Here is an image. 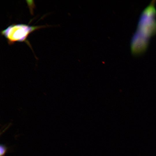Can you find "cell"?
<instances>
[{"mask_svg": "<svg viewBox=\"0 0 156 156\" xmlns=\"http://www.w3.org/2000/svg\"><path fill=\"white\" fill-rule=\"evenodd\" d=\"M46 27L13 24L2 30L1 34L6 38L9 44H12L15 42H25L30 46L27 40L28 36L35 30Z\"/></svg>", "mask_w": 156, "mask_h": 156, "instance_id": "obj_1", "label": "cell"}, {"mask_svg": "<svg viewBox=\"0 0 156 156\" xmlns=\"http://www.w3.org/2000/svg\"><path fill=\"white\" fill-rule=\"evenodd\" d=\"M7 148L4 145L1 144L0 146V156H4L7 151Z\"/></svg>", "mask_w": 156, "mask_h": 156, "instance_id": "obj_2", "label": "cell"}]
</instances>
